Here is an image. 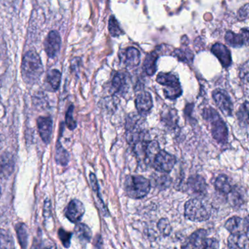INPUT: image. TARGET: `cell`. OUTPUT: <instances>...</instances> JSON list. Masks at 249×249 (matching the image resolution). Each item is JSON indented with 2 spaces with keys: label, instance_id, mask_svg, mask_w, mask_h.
Listing matches in <instances>:
<instances>
[{
  "label": "cell",
  "instance_id": "1",
  "mask_svg": "<svg viewBox=\"0 0 249 249\" xmlns=\"http://www.w3.org/2000/svg\"><path fill=\"white\" fill-rule=\"evenodd\" d=\"M43 67L40 57L34 51H29L23 56L21 64V74L23 81L33 85L40 78Z\"/></svg>",
  "mask_w": 249,
  "mask_h": 249
},
{
  "label": "cell",
  "instance_id": "2",
  "mask_svg": "<svg viewBox=\"0 0 249 249\" xmlns=\"http://www.w3.org/2000/svg\"><path fill=\"white\" fill-rule=\"evenodd\" d=\"M150 190V181L142 176H129L126 178L124 190L131 198H143L149 194Z\"/></svg>",
  "mask_w": 249,
  "mask_h": 249
},
{
  "label": "cell",
  "instance_id": "3",
  "mask_svg": "<svg viewBox=\"0 0 249 249\" xmlns=\"http://www.w3.org/2000/svg\"><path fill=\"white\" fill-rule=\"evenodd\" d=\"M203 117L211 124V133L213 139L219 143L228 142V130L225 121L213 108H206L203 110Z\"/></svg>",
  "mask_w": 249,
  "mask_h": 249
},
{
  "label": "cell",
  "instance_id": "4",
  "mask_svg": "<svg viewBox=\"0 0 249 249\" xmlns=\"http://www.w3.org/2000/svg\"><path fill=\"white\" fill-rule=\"evenodd\" d=\"M211 214L210 206L200 199H191L186 203V217L192 222H205L210 218Z\"/></svg>",
  "mask_w": 249,
  "mask_h": 249
},
{
  "label": "cell",
  "instance_id": "5",
  "mask_svg": "<svg viewBox=\"0 0 249 249\" xmlns=\"http://www.w3.org/2000/svg\"><path fill=\"white\" fill-rule=\"evenodd\" d=\"M156 82L164 86V94L167 99L175 100L182 94L179 79L173 73H159L156 77Z\"/></svg>",
  "mask_w": 249,
  "mask_h": 249
},
{
  "label": "cell",
  "instance_id": "6",
  "mask_svg": "<svg viewBox=\"0 0 249 249\" xmlns=\"http://www.w3.org/2000/svg\"><path fill=\"white\" fill-rule=\"evenodd\" d=\"M176 162V158L174 155L161 149L155 157L152 166L158 172L168 174L173 169Z\"/></svg>",
  "mask_w": 249,
  "mask_h": 249
},
{
  "label": "cell",
  "instance_id": "7",
  "mask_svg": "<svg viewBox=\"0 0 249 249\" xmlns=\"http://www.w3.org/2000/svg\"><path fill=\"white\" fill-rule=\"evenodd\" d=\"M213 99L221 112L227 116L232 113V103L229 95L223 90L217 89L213 91Z\"/></svg>",
  "mask_w": 249,
  "mask_h": 249
},
{
  "label": "cell",
  "instance_id": "8",
  "mask_svg": "<svg viewBox=\"0 0 249 249\" xmlns=\"http://www.w3.org/2000/svg\"><path fill=\"white\" fill-rule=\"evenodd\" d=\"M61 36L57 31H51L45 39V51L49 58H54L57 56L61 48Z\"/></svg>",
  "mask_w": 249,
  "mask_h": 249
},
{
  "label": "cell",
  "instance_id": "9",
  "mask_svg": "<svg viewBox=\"0 0 249 249\" xmlns=\"http://www.w3.org/2000/svg\"><path fill=\"white\" fill-rule=\"evenodd\" d=\"M85 213V207L78 200H73L70 202L65 211V216L70 222L77 223L81 220Z\"/></svg>",
  "mask_w": 249,
  "mask_h": 249
},
{
  "label": "cell",
  "instance_id": "10",
  "mask_svg": "<svg viewBox=\"0 0 249 249\" xmlns=\"http://www.w3.org/2000/svg\"><path fill=\"white\" fill-rule=\"evenodd\" d=\"M225 228L232 234H248V219L233 216L227 221Z\"/></svg>",
  "mask_w": 249,
  "mask_h": 249
},
{
  "label": "cell",
  "instance_id": "11",
  "mask_svg": "<svg viewBox=\"0 0 249 249\" xmlns=\"http://www.w3.org/2000/svg\"><path fill=\"white\" fill-rule=\"evenodd\" d=\"M187 188L193 194L203 196L207 192V184L202 176L193 175L189 178L187 183Z\"/></svg>",
  "mask_w": 249,
  "mask_h": 249
},
{
  "label": "cell",
  "instance_id": "12",
  "mask_svg": "<svg viewBox=\"0 0 249 249\" xmlns=\"http://www.w3.org/2000/svg\"><path fill=\"white\" fill-rule=\"evenodd\" d=\"M39 136L45 143H49L53 130V121L50 117H39L37 121Z\"/></svg>",
  "mask_w": 249,
  "mask_h": 249
},
{
  "label": "cell",
  "instance_id": "13",
  "mask_svg": "<svg viewBox=\"0 0 249 249\" xmlns=\"http://www.w3.org/2000/svg\"><path fill=\"white\" fill-rule=\"evenodd\" d=\"M211 52L219 60L225 68H228L232 64V55H231L230 51L223 44H215L212 47Z\"/></svg>",
  "mask_w": 249,
  "mask_h": 249
},
{
  "label": "cell",
  "instance_id": "14",
  "mask_svg": "<svg viewBox=\"0 0 249 249\" xmlns=\"http://www.w3.org/2000/svg\"><path fill=\"white\" fill-rule=\"evenodd\" d=\"M135 106L140 115H143L149 113L153 107L152 95L149 92L140 93L136 98Z\"/></svg>",
  "mask_w": 249,
  "mask_h": 249
},
{
  "label": "cell",
  "instance_id": "15",
  "mask_svg": "<svg viewBox=\"0 0 249 249\" xmlns=\"http://www.w3.org/2000/svg\"><path fill=\"white\" fill-rule=\"evenodd\" d=\"M207 231L203 229L198 230L185 241L182 249H199L201 248L203 241L206 239Z\"/></svg>",
  "mask_w": 249,
  "mask_h": 249
},
{
  "label": "cell",
  "instance_id": "16",
  "mask_svg": "<svg viewBox=\"0 0 249 249\" xmlns=\"http://www.w3.org/2000/svg\"><path fill=\"white\" fill-rule=\"evenodd\" d=\"M225 39L228 45L233 48H240L249 42V30L247 29H243L242 33L236 35L232 32H227Z\"/></svg>",
  "mask_w": 249,
  "mask_h": 249
},
{
  "label": "cell",
  "instance_id": "17",
  "mask_svg": "<svg viewBox=\"0 0 249 249\" xmlns=\"http://www.w3.org/2000/svg\"><path fill=\"white\" fill-rule=\"evenodd\" d=\"M14 170V159L9 152H5L0 157V177L8 178Z\"/></svg>",
  "mask_w": 249,
  "mask_h": 249
},
{
  "label": "cell",
  "instance_id": "18",
  "mask_svg": "<svg viewBox=\"0 0 249 249\" xmlns=\"http://www.w3.org/2000/svg\"><path fill=\"white\" fill-rule=\"evenodd\" d=\"M128 74L124 72H117L112 81V89L115 93H123L129 88Z\"/></svg>",
  "mask_w": 249,
  "mask_h": 249
},
{
  "label": "cell",
  "instance_id": "19",
  "mask_svg": "<svg viewBox=\"0 0 249 249\" xmlns=\"http://www.w3.org/2000/svg\"><path fill=\"white\" fill-rule=\"evenodd\" d=\"M231 249H249L248 234H232L228 238Z\"/></svg>",
  "mask_w": 249,
  "mask_h": 249
},
{
  "label": "cell",
  "instance_id": "20",
  "mask_svg": "<svg viewBox=\"0 0 249 249\" xmlns=\"http://www.w3.org/2000/svg\"><path fill=\"white\" fill-rule=\"evenodd\" d=\"M159 54L157 51H153L146 55V59L143 63V70L147 75L153 76L157 70L156 62H157Z\"/></svg>",
  "mask_w": 249,
  "mask_h": 249
},
{
  "label": "cell",
  "instance_id": "21",
  "mask_svg": "<svg viewBox=\"0 0 249 249\" xmlns=\"http://www.w3.org/2000/svg\"><path fill=\"white\" fill-rule=\"evenodd\" d=\"M124 61L127 67L133 68V67H137L140 61V51L133 47L127 48L124 55Z\"/></svg>",
  "mask_w": 249,
  "mask_h": 249
},
{
  "label": "cell",
  "instance_id": "22",
  "mask_svg": "<svg viewBox=\"0 0 249 249\" xmlns=\"http://www.w3.org/2000/svg\"><path fill=\"white\" fill-rule=\"evenodd\" d=\"M61 74L58 70H52L48 73L45 79L47 89L52 91H57L61 83Z\"/></svg>",
  "mask_w": 249,
  "mask_h": 249
},
{
  "label": "cell",
  "instance_id": "23",
  "mask_svg": "<svg viewBox=\"0 0 249 249\" xmlns=\"http://www.w3.org/2000/svg\"><path fill=\"white\" fill-rule=\"evenodd\" d=\"M214 186L216 190L223 195H229L233 190L230 180L228 178V176L225 174H221L216 178Z\"/></svg>",
  "mask_w": 249,
  "mask_h": 249
},
{
  "label": "cell",
  "instance_id": "24",
  "mask_svg": "<svg viewBox=\"0 0 249 249\" xmlns=\"http://www.w3.org/2000/svg\"><path fill=\"white\" fill-rule=\"evenodd\" d=\"M76 236L82 244H87L92 238V233L90 228L85 224H77L75 228Z\"/></svg>",
  "mask_w": 249,
  "mask_h": 249
},
{
  "label": "cell",
  "instance_id": "25",
  "mask_svg": "<svg viewBox=\"0 0 249 249\" xmlns=\"http://www.w3.org/2000/svg\"><path fill=\"white\" fill-rule=\"evenodd\" d=\"M0 249H15L11 234L4 229H0Z\"/></svg>",
  "mask_w": 249,
  "mask_h": 249
},
{
  "label": "cell",
  "instance_id": "26",
  "mask_svg": "<svg viewBox=\"0 0 249 249\" xmlns=\"http://www.w3.org/2000/svg\"><path fill=\"white\" fill-rule=\"evenodd\" d=\"M56 161L57 163L62 166H65L67 165L70 159L68 152H67L65 149L61 146L60 142H57V150H56L55 155Z\"/></svg>",
  "mask_w": 249,
  "mask_h": 249
},
{
  "label": "cell",
  "instance_id": "27",
  "mask_svg": "<svg viewBox=\"0 0 249 249\" xmlns=\"http://www.w3.org/2000/svg\"><path fill=\"white\" fill-rule=\"evenodd\" d=\"M18 238L20 247L23 249H26L28 245V231L26 225L23 223L19 224L16 227Z\"/></svg>",
  "mask_w": 249,
  "mask_h": 249
},
{
  "label": "cell",
  "instance_id": "28",
  "mask_svg": "<svg viewBox=\"0 0 249 249\" xmlns=\"http://www.w3.org/2000/svg\"><path fill=\"white\" fill-rule=\"evenodd\" d=\"M172 55L178 58V61L186 63L192 62L194 55L191 51L187 49H176L172 53Z\"/></svg>",
  "mask_w": 249,
  "mask_h": 249
},
{
  "label": "cell",
  "instance_id": "29",
  "mask_svg": "<svg viewBox=\"0 0 249 249\" xmlns=\"http://www.w3.org/2000/svg\"><path fill=\"white\" fill-rule=\"evenodd\" d=\"M153 186L159 190H165L171 184V178L166 175H156L153 177Z\"/></svg>",
  "mask_w": 249,
  "mask_h": 249
},
{
  "label": "cell",
  "instance_id": "30",
  "mask_svg": "<svg viewBox=\"0 0 249 249\" xmlns=\"http://www.w3.org/2000/svg\"><path fill=\"white\" fill-rule=\"evenodd\" d=\"M108 29H109V32L111 36H114V37H117V36H120L123 34L119 24H118V21L114 16H111V18H110Z\"/></svg>",
  "mask_w": 249,
  "mask_h": 249
},
{
  "label": "cell",
  "instance_id": "31",
  "mask_svg": "<svg viewBox=\"0 0 249 249\" xmlns=\"http://www.w3.org/2000/svg\"><path fill=\"white\" fill-rule=\"evenodd\" d=\"M158 229H159V232L165 235V236H168L171 234V231H172V228H171V223L167 219H162L158 222Z\"/></svg>",
  "mask_w": 249,
  "mask_h": 249
},
{
  "label": "cell",
  "instance_id": "32",
  "mask_svg": "<svg viewBox=\"0 0 249 249\" xmlns=\"http://www.w3.org/2000/svg\"><path fill=\"white\" fill-rule=\"evenodd\" d=\"M248 102H246L244 105L241 106L239 112L237 114L238 120L241 124L248 125Z\"/></svg>",
  "mask_w": 249,
  "mask_h": 249
},
{
  "label": "cell",
  "instance_id": "33",
  "mask_svg": "<svg viewBox=\"0 0 249 249\" xmlns=\"http://www.w3.org/2000/svg\"><path fill=\"white\" fill-rule=\"evenodd\" d=\"M73 105L70 107L68 111L66 114V124L70 130H73L77 127V123L73 118Z\"/></svg>",
  "mask_w": 249,
  "mask_h": 249
},
{
  "label": "cell",
  "instance_id": "34",
  "mask_svg": "<svg viewBox=\"0 0 249 249\" xmlns=\"http://www.w3.org/2000/svg\"><path fill=\"white\" fill-rule=\"evenodd\" d=\"M58 236L62 243L63 246L66 248H69L71 241L72 233L66 232L64 230L61 229L58 231Z\"/></svg>",
  "mask_w": 249,
  "mask_h": 249
},
{
  "label": "cell",
  "instance_id": "35",
  "mask_svg": "<svg viewBox=\"0 0 249 249\" xmlns=\"http://www.w3.org/2000/svg\"><path fill=\"white\" fill-rule=\"evenodd\" d=\"M202 249H219V242L215 238H206L203 241Z\"/></svg>",
  "mask_w": 249,
  "mask_h": 249
},
{
  "label": "cell",
  "instance_id": "36",
  "mask_svg": "<svg viewBox=\"0 0 249 249\" xmlns=\"http://www.w3.org/2000/svg\"><path fill=\"white\" fill-rule=\"evenodd\" d=\"M229 195H230L231 203H232L233 206L238 207V206L242 204V196H241V193L238 192V190H235L233 189Z\"/></svg>",
  "mask_w": 249,
  "mask_h": 249
},
{
  "label": "cell",
  "instance_id": "37",
  "mask_svg": "<svg viewBox=\"0 0 249 249\" xmlns=\"http://www.w3.org/2000/svg\"><path fill=\"white\" fill-rule=\"evenodd\" d=\"M89 178H90L91 186H92V190L96 193L98 198L99 199V201L103 203H102V200H101L100 196H99V185H98V181L97 179H96V176L94 174H90V177H89Z\"/></svg>",
  "mask_w": 249,
  "mask_h": 249
},
{
  "label": "cell",
  "instance_id": "38",
  "mask_svg": "<svg viewBox=\"0 0 249 249\" xmlns=\"http://www.w3.org/2000/svg\"><path fill=\"white\" fill-rule=\"evenodd\" d=\"M238 18L239 20H246L249 16V4H246L244 7L240 9L238 13Z\"/></svg>",
  "mask_w": 249,
  "mask_h": 249
},
{
  "label": "cell",
  "instance_id": "39",
  "mask_svg": "<svg viewBox=\"0 0 249 249\" xmlns=\"http://www.w3.org/2000/svg\"><path fill=\"white\" fill-rule=\"evenodd\" d=\"M0 196H1V189H0Z\"/></svg>",
  "mask_w": 249,
  "mask_h": 249
}]
</instances>
